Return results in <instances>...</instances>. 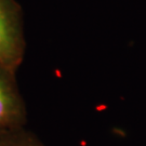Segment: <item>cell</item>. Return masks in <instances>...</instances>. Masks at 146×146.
I'll use <instances>...</instances> for the list:
<instances>
[{
    "instance_id": "1",
    "label": "cell",
    "mask_w": 146,
    "mask_h": 146,
    "mask_svg": "<svg viewBox=\"0 0 146 146\" xmlns=\"http://www.w3.org/2000/svg\"><path fill=\"white\" fill-rule=\"evenodd\" d=\"M24 49L21 8L15 0H0V66L14 74Z\"/></svg>"
},
{
    "instance_id": "2",
    "label": "cell",
    "mask_w": 146,
    "mask_h": 146,
    "mask_svg": "<svg viewBox=\"0 0 146 146\" xmlns=\"http://www.w3.org/2000/svg\"><path fill=\"white\" fill-rule=\"evenodd\" d=\"M23 119L24 106L13 73L0 66V134L20 129Z\"/></svg>"
},
{
    "instance_id": "3",
    "label": "cell",
    "mask_w": 146,
    "mask_h": 146,
    "mask_svg": "<svg viewBox=\"0 0 146 146\" xmlns=\"http://www.w3.org/2000/svg\"><path fill=\"white\" fill-rule=\"evenodd\" d=\"M0 146H40L20 129L0 134Z\"/></svg>"
}]
</instances>
